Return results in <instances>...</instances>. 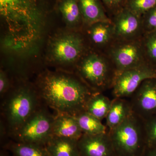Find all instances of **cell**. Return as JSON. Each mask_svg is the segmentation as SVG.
<instances>
[{
  "label": "cell",
  "instance_id": "15",
  "mask_svg": "<svg viewBox=\"0 0 156 156\" xmlns=\"http://www.w3.org/2000/svg\"><path fill=\"white\" fill-rule=\"evenodd\" d=\"M83 27L98 22H112L101 0H78Z\"/></svg>",
  "mask_w": 156,
  "mask_h": 156
},
{
  "label": "cell",
  "instance_id": "19",
  "mask_svg": "<svg viewBox=\"0 0 156 156\" xmlns=\"http://www.w3.org/2000/svg\"><path fill=\"white\" fill-rule=\"evenodd\" d=\"M2 148L8 150L12 156H50L45 146L11 140Z\"/></svg>",
  "mask_w": 156,
  "mask_h": 156
},
{
  "label": "cell",
  "instance_id": "10",
  "mask_svg": "<svg viewBox=\"0 0 156 156\" xmlns=\"http://www.w3.org/2000/svg\"><path fill=\"white\" fill-rule=\"evenodd\" d=\"M132 110L144 121L156 116V78L144 81L130 97Z\"/></svg>",
  "mask_w": 156,
  "mask_h": 156
},
{
  "label": "cell",
  "instance_id": "12",
  "mask_svg": "<svg viewBox=\"0 0 156 156\" xmlns=\"http://www.w3.org/2000/svg\"><path fill=\"white\" fill-rule=\"evenodd\" d=\"M80 156H116L108 132L96 135L83 134L78 140Z\"/></svg>",
  "mask_w": 156,
  "mask_h": 156
},
{
  "label": "cell",
  "instance_id": "20",
  "mask_svg": "<svg viewBox=\"0 0 156 156\" xmlns=\"http://www.w3.org/2000/svg\"><path fill=\"white\" fill-rule=\"evenodd\" d=\"M112 102V100L104 95L103 92H96L88 100L85 111L102 121L106 118Z\"/></svg>",
  "mask_w": 156,
  "mask_h": 156
},
{
  "label": "cell",
  "instance_id": "29",
  "mask_svg": "<svg viewBox=\"0 0 156 156\" xmlns=\"http://www.w3.org/2000/svg\"><path fill=\"white\" fill-rule=\"evenodd\" d=\"M0 156H12L10 152L4 148H2L0 151Z\"/></svg>",
  "mask_w": 156,
  "mask_h": 156
},
{
  "label": "cell",
  "instance_id": "23",
  "mask_svg": "<svg viewBox=\"0 0 156 156\" xmlns=\"http://www.w3.org/2000/svg\"><path fill=\"white\" fill-rule=\"evenodd\" d=\"M156 6V0H127L125 7L140 17Z\"/></svg>",
  "mask_w": 156,
  "mask_h": 156
},
{
  "label": "cell",
  "instance_id": "1",
  "mask_svg": "<svg viewBox=\"0 0 156 156\" xmlns=\"http://www.w3.org/2000/svg\"><path fill=\"white\" fill-rule=\"evenodd\" d=\"M58 0H0L3 45L13 52H24L37 45L46 23L58 14Z\"/></svg>",
  "mask_w": 156,
  "mask_h": 156
},
{
  "label": "cell",
  "instance_id": "3",
  "mask_svg": "<svg viewBox=\"0 0 156 156\" xmlns=\"http://www.w3.org/2000/svg\"><path fill=\"white\" fill-rule=\"evenodd\" d=\"M1 101V119L9 138L43 104L34 84L27 80H16Z\"/></svg>",
  "mask_w": 156,
  "mask_h": 156
},
{
  "label": "cell",
  "instance_id": "18",
  "mask_svg": "<svg viewBox=\"0 0 156 156\" xmlns=\"http://www.w3.org/2000/svg\"><path fill=\"white\" fill-rule=\"evenodd\" d=\"M45 147L50 156H80L76 140L53 136Z\"/></svg>",
  "mask_w": 156,
  "mask_h": 156
},
{
  "label": "cell",
  "instance_id": "28",
  "mask_svg": "<svg viewBox=\"0 0 156 156\" xmlns=\"http://www.w3.org/2000/svg\"><path fill=\"white\" fill-rule=\"evenodd\" d=\"M142 156H156V145L146 146Z\"/></svg>",
  "mask_w": 156,
  "mask_h": 156
},
{
  "label": "cell",
  "instance_id": "9",
  "mask_svg": "<svg viewBox=\"0 0 156 156\" xmlns=\"http://www.w3.org/2000/svg\"><path fill=\"white\" fill-rule=\"evenodd\" d=\"M154 78H156V67L148 62L117 73L112 88L113 95L130 98L144 81Z\"/></svg>",
  "mask_w": 156,
  "mask_h": 156
},
{
  "label": "cell",
  "instance_id": "25",
  "mask_svg": "<svg viewBox=\"0 0 156 156\" xmlns=\"http://www.w3.org/2000/svg\"><path fill=\"white\" fill-rule=\"evenodd\" d=\"M141 17L144 34L156 31V6L147 12Z\"/></svg>",
  "mask_w": 156,
  "mask_h": 156
},
{
  "label": "cell",
  "instance_id": "26",
  "mask_svg": "<svg viewBox=\"0 0 156 156\" xmlns=\"http://www.w3.org/2000/svg\"><path fill=\"white\" fill-rule=\"evenodd\" d=\"M11 85L7 72L3 69L0 72V98L3 97L9 92L13 86Z\"/></svg>",
  "mask_w": 156,
  "mask_h": 156
},
{
  "label": "cell",
  "instance_id": "6",
  "mask_svg": "<svg viewBox=\"0 0 156 156\" xmlns=\"http://www.w3.org/2000/svg\"><path fill=\"white\" fill-rule=\"evenodd\" d=\"M108 132L116 156H143L147 146L144 122L134 112Z\"/></svg>",
  "mask_w": 156,
  "mask_h": 156
},
{
  "label": "cell",
  "instance_id": "2",
  "mask_svg": "<svg viewBox=\"0 0 156 156\" xmlns=\"http://www.w3.org/2000/svg\"><path fill=\"white\" fill-rule=\"evenodd\" d=\"M42 102L56 113L76 116L85 111L90 98L95 92L74 72L45 70L34 83Z\"/></svg>",
  "mask_w": 156,
  "mask_h": 156
},
{
  "label": "cell",
  "instance_id": "5",
  "mask_svg": "<svg viewBox=\"0 0 156 156\" xmlns=\"http://www.w3.org/2000/svg\"><path fill=\"white\" fill-rule=\"evenodd\" d=\"M74 72L91 89L101 92L112 89L116 74L107 56L90 48L78 62Z\"/></svg>",
  "mask_w": 156,
  "mask_h": 156
},
{
  "label": "cell",
  "instance_id": "13",
  "mask_svg": "<svg viewBox=\"0 0 156 156\" xmlns=\"http://www.w3.org/2000/svg\"><path fill=\"white\" fill-rule=\"evenodd\" d=\"M83 29L90 48L102 53L115 41L112 21L95 23Z\"/></svg>",
  "mask_w": 156,
  "mask_h": 156
},
{
  "label": "cell",
  "instance_id": "4",
  "mask_svg": "<svg viewBox=\"0 0 156 156\" xmlns=\"http://www.w3.org/2000/svg\"><path fill=\"white\" fill-rule=\"evenodd\" d=\"M89 48L82 30L70 29L56 34L50 39L48 60L57 69L74 72L78 62Z\"/></svg>",
  "mask_w": 156,
  "mask_h": 156
},
{
  "label": "cell",
  "instance_id": "27",
  "mask_svg": "<svg viewBox=\"0 0 156 156\" xmlns=\"http://www.w3.org/2000/svg\"><path fill=\"white\" fill-rule=\"evenodd\" d=\"M105 8L114 15L125 7L127 0H101Z\"/></svg>",
  "mask_w": 156,
  "mask_h": 156
},
{
  "label": "cell",
  "instance_id": "14",
  "mask_svg": "<svg viewBox=\"0 0 156 156\" xmlns=\"http://www.w3.org/2000/svg\"><path fill=\"white\" fill-rule=\"evenodd\" d=\"M52 135L79 140L83 134L75 117L63 113L54 115Z\"/></svg>",
  "mask_w": 156,
  "mask_h": 156
},
{
  "label": "cell",
  "instance_id": "7",
  "mask_svg": "<svg viewBox=\"0 0 156 156\" xmlns=\"http://www.w3.org/2000/svg\"><path fill=\"white\" fill-rule=\"evenodd\" d=\"M44 103L10 139L16 142L45 146L51 138L54 115Z\"/></svg>",
  "mask_w": 156,
  "mask_h": 156
},
{
  "label": "cell",
  "instance_id": "22",
  "mask_svg": "<svg viewBox=\"0 0 156 156\" xmlns=\"http://www.w3.org/2000/svg\"><path fill=\"white\" fill-rule=\"evenodd\" d=\"M141 41L147 61L156 67V31L144 34Z\"/></svg>",
  "mask_w": 156,
  "mask_h": 156
},
{
  "label": "cell",
  "instance_id": "24",
  "mask_svg": "<svg viewBox=\"0 0 156 156\" xmlns=\"http://www.w3.org/2000/svg\"><path fill=\"white\" fill-rule=\"evenodd\" d=\"M147 146L156 145V116L144 121Z\"/></svg>",
  "mask_w": 156,
  "mask_h": 156
},
{
  "label": "cell",
  "instance_id": "16",
  "mask_svg": "<svg viewBox=\"0 0 156 156\" xmlns=\"http://www.w3.org/2000/svg\"><path fill=\"white\" fill-rule=\"evenodd\" d=\"M133 112L130 101L125 98H114L105 118L107 128L109 131L116 128Z\"/></svg>",
  "mask_w": 156,
  "mask_h": 156
},
{
  "label": "cell",
  "instance_id": "11",
  "mask_svg": "<svg viewBox=\"0 0 156 156\" xmlns=\"http://www.w3.org/2000/svg\"><path fill=\"white\" fill-rule=\"evenodd\" d=\"M113 16L112 20L115 41H130L142 38L144 34L142 17L125 7Z\"/></svg>",
  "mask_w": 156,
  "mask_h": 156
},
{
  "label": "cell",
  "instance_id": "21",
  "mask_svg": "<svg viewBox=\"0 0 156 156\" xmlns=\"http://www.w3.org/2000/svg\"><path fill=\"white\" fill-rule=\"evenodd\" d=\"M83 134L96 135L106 133L107 127L96 117L86 111L75 116Z\"/></svg>",
  "mask_w": 156,
  "mask_h": 156
},
{
  "label": "cell",
  "instance_id": "17",
  "mask_svg": "<svg viewBox=\"0 0 156 156\" xmlns=\"http://www.w3.org/2000/svg\"><path fill=\"white\" fill-rule=\"evenodd\" d=\"M58 11L70 29L82 30L83 23L78 0H58Z\"/></svg>",
  "mask_w": 156,
  "mask_h": 156
},
{
  "label": "cell",
  "instance_id": "8",
  "mask_svg": "<svg viewBox=\"0 0 156 156\" xmlns=\"http://www.w3.org/2000/svg\"><path fill=\"white\" fill-rule=\"evenodd\" d=\"M104 53L110 60L116 73L148 62L144 55L141 38L115 41Z\"/></svg>",
  "mask_w": 156,
  "mask_h": 156
}]
</instances>
